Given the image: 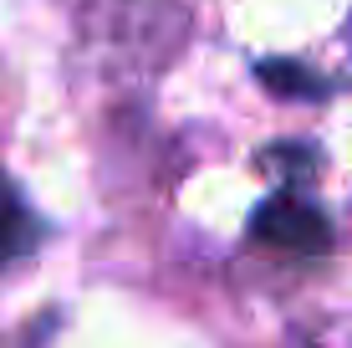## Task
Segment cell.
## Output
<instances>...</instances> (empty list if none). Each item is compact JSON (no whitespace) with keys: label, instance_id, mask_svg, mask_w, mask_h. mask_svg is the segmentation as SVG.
<instances>
[{"label":"cell","instance_id":"7a4b0ae2","mask_svg":"<svg viewBox=\"0 0 352 348\" xmlns=\"http://www.w3.org/2000/svg\"><path fill=\"white\" fill-rule=\"evenodd\" d=\"M36 236H41L36 215L26 210V200L0 179V267H10L16 256H26V251L36 246Z\"/></svg>","mask_w":352,"mask_h":348},{"label":"cell","instance_id":"6da1fadb","mask_svg":"<svg viewBox=\"0 0 352 348\" xmlns=\"http://www.w3.org/2000/svg\"><path fill=\"white\" fill-rule=\"evenodd\" d=\"M250 236L271 251H291V256H322L332 246V225L327 215L301 195H271L250 215Z\"/></svg>","mask_w":352,"mask_h":348},{"label":"cell","instance_id":"3957f363","mask_svg":"<svg viewBox=\"0 0 352 348\" xmlns=\"http://www.w3.org/2000/svg\"><path fill=\"white\" fill-rule=\"evenodd\" d=\"M261 82H265L271 92H286V98H317V92H322L317 72L291 67V62H265V67H261Z\"/></svg>","mask_w":352,"mask_h":348}]
</instances>
